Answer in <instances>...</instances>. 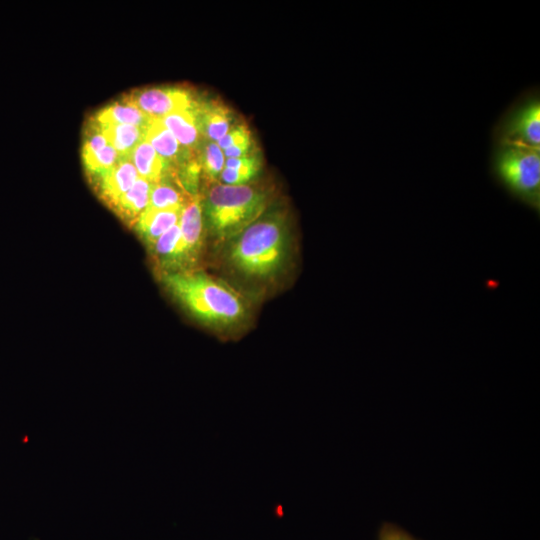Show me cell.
<instances>
[{
	"label": "cell",
	"mask_w": 540,
	"mask_h": 540,
	"mask_svg": "<svg viewBox=\"0 0 540 540\" xmlns=\"http://www.w3.org/2000/svg\"><path fill=\"white\" fill-rule=\"evenodd\" d=\"M496 181L515 199L540 210V148L496 142L491 161Z\"/></svg>",
	"instance_id": "4"
},
{
	"label": "cell",
	"mask_w": 540,
	"mask_h": 540,
	"mask_svg": "<svg viewBox=\"0 0 540 540\" xmlns=\"http://www.w3.org/2000/svg\"><path fill=\"white\" fill-rule=\"evenodd\" d=\"M251 131L245 123L235 124L217 144L224 151L230 147L252 143Z\"/></svg>",
	"instance_id": "21"
},
{
	"label": "cell",
	"mask_w": 540,
	"mask_h": 540,
	"mask_svg": "<svg viewBox=\"0 0 540 540\" xmlns=\"http://www.w3.org/2000/svg\"><path fill=\"white\" fill-rule=\"evenodd\" d=\"M151 188V182L138 177L133 186L114 203V209L125 220L134 223L149 205Z\"/></svg>",
	"instance_id": "17"
},
{
	"label": "cell",
	"mask_w": 540,
	"mask_h": 540,
	"mask_svg": "<svg viewBox=\"0 0 540 540\" xmlns=\"http://www.w3.org/2000/svg\"><path fill=\"white\" fill-rule=\"evenodd\" d=\"M182 209L147 207L134 222L135 229L151 247L163 233L179 222Z\"/></svg>",
	"instance_id": "12"
},
{
	"label": "cell",
	"mask_w": 540,
	"mask_h": 540,
	"mask_svg": "<svg viewBox=\"0 0 540 540\" xmlns=\"http://www.w3.org/2000/svg\"><path fill=\"white\" fill-rule=\"evenodd\" d=\"M169 293L198 321L215 330H230L247 317L243 298L223 281L202 272H164Z\"/></svg>",
	"instance_id": "2"
},
{
	"label": "cell",
	"mask_w": 540,
	"mask_h": 540,
	"mask_svg": "<svg viewBox=\"0 0 540 540\" xmlns=\"http://www.w3.org/2000/svg\"><path fill=\"white\" fill-rule=\"evenodd\" d=\"M378 540H415L402 528L391 524L385 523L379 532Z\"/></svg>",
	"instance_id": "22"
},
{
	"label": "cell",
	"mask_w": 540,
	"mask_h": 540,
	"mask_svg": "<svg viewBox=\"0 0 540 540\" xmlns=\"http://www.w3.org/2000/svg\"><path fill=\"white\" fill-rule=\"evenodd\" d=\"M94 122L120 157H129L135 146L145 138L146 126Z\"/></svg>",
	"instance_id": "16"
},
{
	"label": "cell",
	"mask_w": 540,
	"mask_h": 540,
	"mask_svg": "<svg viewBox=\"0 0 540 540\" xmlns=\"http://www.w3.org/2000/svg\"><path fill=\"white\" fill-rule=\"evenodd\" d=\"M138 177L129 157H120L109 170L93 178L96 179L100 196L113 206L118 198L133 186Z\"/></svg>",
	"instance_id": "10"
},
{
	"label": "cell",
	"mask_w": 540,
	"mask_h": 540,
	"mask_svg": "<svg viewBox=\"0 0 540 540\" xmlns=\"http://www.w3.org/2000/svg\"><path fill=\"white\" fill-rule=\"evenodd\" d=\"M169 175L152 183L148 207L154 209H182L191 199L188 193L170 180Z\"/></svg>",
	"instance_id": "19"
},
{
	"label": "cell",
	"mask_w": 540,
	"mask_h": 540,
	"mask_svg": "<svg viewBox=\"0 0 540 540\" xmlns=\"http://www.w3.org/2000/svg\"><path fill=\"white\" fill-rule=\"evenodd\" d=\"M161 121L179 143L189 150L198 149L204 140L198 127L194 108L173 112L161 118Z\"/></svg>",
	"instance_id": "14"
},
{
	"label": "cell",
	"mask_w": 540,
	"mask_h": 540,
	"mask_svg": "<svg viewBox=\"0 0 540 540\" xmlns=\"http://www.w3.org/2000/svg\"><path fill=\"white\" fill-rule=\"evenodd\" d=\"M120 156L91 119L82 146V159L85 169L92 177L109 170Z\"/></svg>",
	"instance_id": "8"
},
{
	"label": "cell",
	"mask_w": 540,
	"mask_h": 540,
	"mask_svg": "<svg viewBox=\"0 0 540 540\" xmlns=\"http://www.w3.org/2000/svg\"><path fill=\"white\" fill-rule=\"evenodd\" d=\"M124 97L151 118H163L173 112L194 108L198 97L177 86L147 87Z\"/></svg>",
	"instance_id": "6"
},
{
	"label": "cell",
	"mask_w": 540,
	"mask_h": 540,
	"mask_svg": "<svg viewBox=\"0 0 540 540\" xmlns=\"http://www.w3.org/2000/svg\"><path fill=\"white\" fill-rule=\"evenodd\" d=\"M139 177L151 183L158 182L172 173L173 167L161 157L145 139L138 143L129 155Z\"/></svg>",
	"instance_id": "13"
},
{
	"label": "cell",
	"mask_w": 540,
	"mask_h": 540,
	"mask_svg": "<svg viewBox=\"0 0 540 540\" xmlns=\"http://www.w3.org/2000/svg\"><path fill=\"white\" fill-rule=\"evenodd\" d=\"M290 240L286 213L268 209L228 241V261L244 277L269 280L284 269L290 253Z\"/></svg>",
	"instance_id": "1"
},
{
	"label": "cell",
	"mask_w": 540,
	"mask_h": 540,
	"mask_svg": "<svg viewBox=\"0 0 540 540\" xmlns=\"http://www.w3.org/2000/svg\"><path fill=\"white\" fill-rule=\"evenodd\" d=\"M270 195L251 184L215 183L202 203L205 229L219 242H228L268 209Z\"/></svg>",
	"instance_id": "3"
},
{
	"label": "cell",
	"mask_w": 540,
	"mask_h": 540,
	"mask_svg": "<svg viewBox=\"0 0 540 540\" xmlns=\"http://www.w3.org/2000/svg\"><path fill=\"white\" fill-rule=\"evenodd\" d=\"M262 159L255 152L238 158H226L220 175V181L225 185L249 184L259 173Z\"/></svg>",
	"instance_id": "18"
},
{
	"label": "cell",
	"mask_w": 540,
	"mask_h": 540,
	"mask_svg": "<svg viewBox=\"0 0 540 540\" xmlns=\"http://www.w3.org/2000/svg\"><path fill=\"white\" fill-rule=\"evenodd\" d=\"M178 224L184 265H189L197 260L203 244L205 224L202 202L199 198H192L183 207Z\"/></svg>",
	"instance_id": "7"
},
{
	"label": "cell",
	"mask_w": 540,
	"mask_h": 540,
	"mask_svg": "<svg viewBox=\"0 0 540 540\" xmlns=\"http://www.w3.org/2000/svg\"><path fill=\"white\" fill-rule=\"evenodd\" d=\"M155 151L170 165H180L191 158L192 150L182 146L176 137L163 124L160 118H151L146 125L145 138Z\"/></svg>",
	"instance_id": "11"
},
{
	"label": "cell",
	"mask_w": 540,
	"mask_h": 540,
	"mask_svg": "<svg viewBox=\"0 0 540 540\" xmlns=\"http://www.w3.org/2000/svg\"><path fill=\"white\" fill-rule=\"evenodd\" d=\"M496 142L540 148V100L529 93L517 100L496 124Z\"/></svg>",
	"instance_id": "5"
},
{
	"label": "cell",
	"mask_w": 540,
	"mask_h": 540,
	"mask_svg": "<svg viewBox=\"0 0 540 540\" xmlns=\"http://www.w3.org/2000/svg\"><path fill=\"white\" fill-rule=\"evenodd\" d=\"M194 111L203 139L217 142L234 126L232 110L222 100L198 99Z\"/></svg>",
	"instance_id": "9"
},
{
	"label": "cell",
	"mask_w": 540,
	"mask_h": 540,
	"mask_svg": "<svg viewBox=\"0 0 540 540\" xmlns=\"http://www.w3.org/2000/svg\"><path fill=\"white\" fill-rule=\"evenodd\" d=\"M199 149V165L205 177L213 184L217 183L225 165L223 150L217 142L204 139Z\"/></svg>",
	"instance_id": "20"
},
{
	"label": "cell",
	"mask_w": 540,
	"mask_h": 540,
	"mask_svg": "<svg viewBox=\"0 0 540 540\" xmlns=\"http://www.w3.org/2000/svg\"><path fill=\"white\" fill-rule=\"evenodd\" d=\"M92 119L99 124L146 126L151 117L123 96L121 100L115 101L97 111Z\"/></svg>",
	"instance_id": "15"
}]
</instances>
